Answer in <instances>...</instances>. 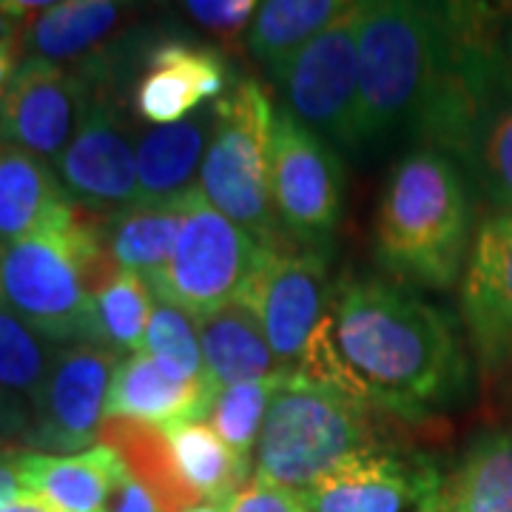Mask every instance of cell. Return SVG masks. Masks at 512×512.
Returning <instances> with one entry per match:
<instances>
[{
	"label": "cell",
	"instance_id": "e0dca14e",
	"mask_svg": "<svg viewBox=\"0 0 512 512\" xmlns=\"http://www.w3.org/2000/svg\"><path fill=\"white\" fill-rule=\"evenodd\" d=\"M214 396L211 382L171 376L148 353H131L111 376L103 421H134L165 430L180 421L208 419Z\"/></svg>",
	"mask_w": 512,
	"mask_h": 512
},
{
	"label": "cell",
	"instance_id": "d590c367",
	"mask_svg": "<svg viewBox=\"0 0 512 512\" xmlns=\"http://www.w3.org/2000/svg\"><path fill=\"white\" fill-rule=\"evenodd\" d=\"M109 512H160V504H157V498L148 493L137 478L128 473L123 487L111 498Z\"/></svg>",
	"mask_w": 512,
	"mask_h": 512
},
{
	"label": "cell",
	"instance_id": "7c38bea8",
	"mask_svg": "<svg viewBox=\"0 0 512 512\" xmlns=\"http://www.w3.org/2000/svg\"><path fill=\"white\" fill-rule=\"evenodd\" d=\"M86 89V109L72 143L57 160V174L77 205L111 214L137 202V143H131L109 89L89 80Z\"/></svg>",
	"mask_w": 512,
	"mask_h": 512
},
{
	"label": "cell",
	"instance_id": "603a6c76",
	"mask_svg": "<svg viewBox=\"0 0 512 512\" xmlns=\"http://www.w3.org/2000/svg\"><path fill=\"white\" fill-rule=\"evenodd\" d=\"M191 188L163 202H134L128 208L103 214V237L120 271L148 276L160 274L174 254L183 231Z\"/></svg>",
	"mask_w": 512,
	"mask_h": 512
},
{
	"label": "cell",
	"instance_id": "f546056e",
	"mask_svg": "<svg viewBox=\"0 0 512 512\" xmlns=\"http://www.w3.org/2000/svg\"><path fill=\"white\" fill-rule=\"evenodd\" d=\"M288 376L291 370L268 376V379H256V382L231 384L214 396V404L208 410V424L248 464H254L256 444L262 436V424L268 416L271 399Z\"/></svg>",
	"mask_w": 512,
	"mask_h": 512
},
{
	"label": "cell",
	"instance_id": "1f68e13d",
	"mask_svg": "<svg viewBox=\"0 0 512 512\" xmlns=\"http://www.w3.org/2000/svg\"><path fill=\"white\" fill-rule=\"evenodd\" d=\"M143 353H148L171 376L208 382L197 319L191 313H185L183 308L165 302V299H154Z\"/></svg>",
	"mask_w": 512,
	"mask_h": 512
},
{
	"label": "cell",
	"instance_id": "836d02e7",
	"mask_svg": "<svg viewBox=\"0 0 512 512\" xmlns=\"http://www.w3.org/2000/svg\"><path fill=\"white\" fill-rule=\"evenodd\" d=\"M228 512H308L302 495L288 487L251 476L248 484L228 501Z\"/></svg>",
	"mask_w": 512,
	"mask_h": 512
},
{
	"label": "cell",
	"instance_id": "cb8c5ba5",
	"mask_svg": "<svg viewBox=\"0 0 512 512\" xmlns=\"http://www.w3.org/2000/svg\"><path fill=\"white\" fill-rule=\"evenodd\" d=\"M348 9L342 0H265L245 32V46L279 80L293 57Z\"/></svg>",
	"mask_w": 512,
	"mask_h": 512
},
{
	"label": "cell",
	"instance_id": "d6986e66",
	"mask_svg": "<svg viewBox=\"0 0 512 512\" xmlns=\"http://www.w3.org/2000/svg\"><path fill=\"white\" fill-rule=\"evenodd\" d=\"M416 512H512V430L470 441Z\"/></svg>",
	"mask_w": 512,
	"mask_h": 512
},
{
	"label": "cell",
	"instance_id": "83f0119b",
	"mask_svg": "<svg viewBox=\"0 0 512 512\" xmlns=\"http://www.w3.org/2000/svg\"><path fill=\"white\" fill-rule=\"evenodd\" d=\"M456 163L501 214H512V89L481 114Z\"/></svg>",
	"mask_w": 512,
	"mask_h": 512
},
{
	"label": "cell",
	"instance_id": "277c9868",
	"mask_svg": "<svg viewBox=\"0 0 512 512\" xmlns=\"http://www.w3.org/2000/svg\"><path fill=\"white\" fill-rule=\"evenodd\" d=\"M447 3L370 0L359 12V148L416 128L441 72Z\"/></svg>",
	"mask_w": 512,
	"mask_h": 512
},
{
	"label": "cell",
	"instance_id": "4dcf8cb0",
	"mask_svg": "<svg viewBox=\"0 0 512 512\" xmlns=\"http://www.w3.org/2000/svg\"><path fill=\"white\" fill-rule=\"evenodd\" d=\"M55 353L57 348L37 336L0 291V387L32 399Z\"/></svg>",
	"mask_w": 512,
	"mask_h": 512
},
{
	"label": "cell",
	"instance_id": "e575fe53",
	"mask_svg": "<svg viewBox=\"0 0 512 512\" xmlns=\"http://www.w3.org/2000/svg\"><path fill=\"white\" fill-rule=\"evenodd\" d=\"M32 424V407L23 402V396L0 387V441L26 439Z\"/></svg>",
	"mask_w": 512,
	"mask_h": 512
},
{
	"label": "cell",
	"instance_id": "7402d4cb",
	"mask_svg": "<svg viewBox=\"0 0 512 512\" xmlns=\"http://www.w3.org/2000/svg\"><path fill=\"white\" fill-rule=\"evenodd\" d=\"M74 200L43 157L0 143V242L3 248L57 222Z\"/></svg>",
	"mask_w": 512,
	"mask_h": 512
},
{
	"label": "cell",
	"instance_id": "d6a6232c",
	"mask_svg": "<svg viewBox=\"0 0 512 512\" xmlns=\"http://www.w3.org/2000/svg\"><path fill=\"white\" fill-rule=\"evenodd\" d=\"M183 9L202 29L217 32L222 37H237L242 29L248 32L259 3L254 0H188Z\"/></svg>",
	"mask_w": 512,
	"mask_h": 512
},
{
	"label": "cell",
	"instance_id": "ffe728a7",
	"mask_svg": "<svg viewBox=\"0 0 512 512\" xmlns=\"http://www.w3.org/2000/svg\"><path fill=\"white\" fill-rule=\"evenodd\" d=\"M214 120V109L202 106L183 123L146 128L137 137V202L171 200L197 185Z\"/></svg>",
	"mask_w": 512,
	"mask_h": 512
},
{
	"label": "cell",
	"instance_id": "60d3db41",
	"mask_svg": "<svg viewBox=\"0 0 512 512\" xmlns=\"http://www.w3.org/2000/svg\"><path fill=\"white\" fill-rule=\"evenodd\" d=\"M188 512H228V501H202Z\"/></svg>",
	"mask_w": 512,
	"mask_h": 512
},
{
	"label": "cell",
	"instance_id": "2e32d148",
	"mask_svg": "<svg viewBox=\"0 0 512 512\" xmlns=\"http://www.w3.org/2000/svg\"><path fill=\"white\" fill-rule=\"evenodd\" d=\"M225 89L228 69L220 52L171 37L146 55V69L134 86V114L148 126H174Z\"/></svg>",
	"mask_w": 512,
	"mask_h": 512
},
{
	"label": "cell",
	"instance_id": "8fae6325",
	"mask_svg": "<svg viewBox=\"0 0 512 512\" xmlns=\"http://www.w3.org/2000/svg\"><path fill=\"white\" fill-rule=\"evenodd\" d=\"M120 353L97 345L57 348L46 379L29 399L26 444L49 456H74L100 444L103 410Z\"/></svg>",
	"mask_w": 512,
	"mask_h": 512
},
{
	"label": "cell",
	"instance_id": "ba28073f",
	"mask_svg": "<svg viewBox=\"0 0 512 512\" xmlns=\"http://www.w3.org/2000/svg\"><path fill=\"white\" fill-rule=\"evenodd\" d=\"M268 183L279 228L293 245H322L342 217L345 171L336 148L279 106L268 148Z\"/></svg>",
	"mask_w": 512,
	"mask_h": 512
},
{
	"label": "cell",
	"instance_id": "8d00e7d4",
	"mask_svg": "<svg viewBox=\"0 0 512 512\" xmlns=\"http://www.w3.org/2000/svg\"><path fill=\"white\" fill-rule=\"evenodd\" d=\"M29 493L18 467V453H0V510Z\"/></svg>",
	"mask_w": 512,
	"mask_h": 512
},
{
	"label": "cell",
	"instance_id": "f1b7e54d",
	"mask_svg": "<svg viewBox=\"0 0 512 512\" xmlns=\"http://www.w3.org/2000/svg\"><path fill=\"white\" fill-rule=\"evenodd\" d=\"M154 293L143 276L120 271L94 293V328L97 345L114 353H143Z\"/></svg>",
	"mask_w": 512,
	"mask_h": 512
},
{
	"label": "cell",
	"instance_id": "d4e9b609",
	"mask_svg": "<svg viewBox=\"0 0 512 512\" xmlns=\"http://www.w3.org/2000/svg\"><path fill=\"white\" fill-rule=\"evenodd\" d=\"M100 444H109L123 458L126 470L157 498L160 512H188L202 504L180 476L171 441L160 427L134 421H103Z\"/></svg>",
	"mask_w": 512,
	"mask_h": 512
},
{
	"label": "cell",
	"instance_id": "9a60e30c",
	"mask_svg": "<svg viewBox=\"0 0 512 512\" xmlns=\"http://www.w3.org/2000/svg\"><path fill=\"white\" fill-rule=\"evenodd\" d=\"M461 316L484 365L512 362V214L481 222L461 274Z\"/></svg>",
	"mask_w": 512,
	"mask_h": 512
},
{
	"label": "cell",
	"instance_id": "9c48e42d",
	"mask_svg": "<svg viewBox=\"0 0 512 512\" xmlns=\"http://www.w3.org/2000/svg\"><path fill=\"white\" fill-rule=\"evenodd\" d=\"M359 12L362 3H350L276 80L285 109L325 143L345 151H359Z\"/></svg>",
	"mask_w": 512,
	"mask_h": 512
},
{
	"label": "cell",
	"instance_id": "ac0fdd59",
	"mask_svg": "<svg viewBox=\"0 0 512 512\" xmlns=\"http://www.w3.org/2000/svg\"><path fill=\"white\" fill-rule=\"evenodd\" d=\"M26 490L57 512H109L111 498L128 478L123 458L109 444H94L74 456L18 453Z\"/></svg>",
	"mask_w": 512,
	"mask_h": 512
},
{
	"label": "cell",
	"instance_id": "f35d334b",
	"mask_svg": "<svg viewBox=\"0 0 512 512\" xmlns=\"http://www.w3.org/2000/svg\"><path fill=\"white\" fill-rule=\"evenodd\" d=\"M0 512H57L52 504H46L43 498H37V495L26 493L20 501H15V504H9L6 510Z\"/></svg>",
	"mask_w": 512,
	"mask_h": 512
},
{
	"label": "cell",
	"instance_id": "484cf974",
	"mask_svg": "<svg viewBox=\"0 0 512 512\" xmlns=\"http://www.w3.org/2000/svg\"><path fill=\"white\" fill-rule=\"evenodd\" d=\"M123 18V6L111 0H66L55 3L49 12H40L20 32L23 49L32 57L52 63L86 57L100 46L111 29Z\"/></svg>",
	"mask_w": 512,
	"mask_h": 512
},
{
	"label": "cell",
	"instance_id": "5b68a950",
	"mask_svg": "<svg viewBox=\"0 0 512 512\" xmlns=\"http://www.w3.org/2000/svg\"><path fill=\"white\" fill-rule=\"evenodd\" d=\"M399 419L336 387L293 373L274 393L254 453V476L305 493L345 458L387 447V421Z\"/></svg>",
	"mask_w": 512,
	"mask_h": 512
},
{
	"label": "cell",
	"instance_id": "7a4b0ae2",
	"mask_svg": "<svg viewBox=\"0 0 512 512\" xmlns=\"http://www.w3.org/2000/svg\"><path fill=\"white\" fill-rule=\"evenodd\" d=\"M120 274L103 214L74 202L52 225L3 248L0 291L49 345H97L94 293ZM100 348V345H97Z\"/></svg>",
	"mask_w": 512,
	"mask_h": 512
},
{
	"label": "cell",
	"instance_id": "4316f807",
	"mask_svg": "<svg viewBox=\"0 0 512 512\" xmlns=\"http://www.w3.org/2000/svg\"><path fill=\"white\" fill-rule=\"evenodd\" d=\"M180 476L200 501H231L248 484L254 464L239 458L208 421H180L165 427Z\"/></svg>",
	"mask_w": 512,
	"mask_h": 512
},
{
	"label": "cell",
	"instance_id": "74e56055",
	"mask_svg": "<svg viewBox=\"0 0 512 512\" xmlns=\"http://www.w3.org/2000/svg\"><path fill=\"white\" fill-rule=\"evenodd\" d=\"M20 49H23V43H20V35L12 37V40H3V43H0V100L6 97V92H9V83H12L15 72H18Z\"/></svg>",
	"mask_w": 512,
	"mask_h": 512
},
{
	"label": "cell",
	"instance_id": "52a82bcc",
	"mask_svg": "<svg viewBox=\"0 0 512 512\" xmlns=\"http://www.w3.org/2000/svg\"><path fill=\"white\" fill-rule=\"evenodd\" d=\"M262 248V242L220 214L202 197L200 185H194L174 254L163 271L146 282L154 299H165L202 319L237 299Z\"/></svg>",
	"mask_w": 512,
	"mask_h": 512
},
{
	"label": "cell",
	"instance_id": "44dd1931",
	"mask_svg": "<svg viewBox=\"0 0 512 512\" xmlns=\"http://www.w3.org/2000/svg\"><path fill=\"white\" fill-rule=\"evenodd\" d=\"M197 333L205 376L217 393L231 384L256 382L288 370L276 359L259 319L239 302L197 319Z\"/></svg>",
	"mask_w": 512,
	"mask_h": 512
},
{
	"label": "cell",
	"instance_id": "b9f144b4",
	"mask_svg": "<svg viewBox=\"0 0 512 512\" xmlns=\"http://www.w3.org/2000/svg\"><path fill=\"white\" fill-rule=\"evenodd\" d=\"M504 52H507V83H510L512 89V23L510 29H507V46H504Z\"/></svg>",
	"mask_w": 512,
	"mask_h": 512
},
{
	"label": "cell",
	"instance_id": "6da1fadb",
	"mask_svg": "<svg viewBox=\"0 0 512 512\" xmlns=\"http://www.w3.org/2000/svg\"><path fill=\"white\" fill-rule=\"evenodd\" d=\"M293 373L416 419L464 393L467 356L447 313L402 285L348 274L330 285L325 316Z\"/></svg>",
	"mask_w": 512,
	"mask_h": 512
},
{
	"label": "cell",
	"instance_id": "5bb4252c",
	"mask_svg": "<svg viewBox=\"0 0 512 512\" xmlns=\"http://www.w3.org/2000/svg\"><path fill=\"white\" fill-rule=\"evenodd\" d=\"M86 97L89 89L80 74L43 57H23L0 100V143L60 160L77 134Z\"/></svg>",
	"mask_w": 512,
	"mask_h": 512
},
{
	"label": "cell",
	"instance_id": "30bf717a",
	"mask_svg": "<svg viewBox=\"0 0 512 512\" xmlns=\"http://www.w3.org/2000/svg\"><path fill=\"white\" fill-rule=\"evenodd\" d=\"M328 259L311 245L262 248L237 299L254 313L282 367L296 370L328 308Z\"/></svg>",
	"mask_w": 512,
	"mask_h": 512
},
{
	"label": "cell",
	"instance_id": "4fadbf2b",
	"mask_svg": "<svg viewBox=\"0 0 512 512\" xmlns=\"http://www.w3.org/2000/svg\"><path fill=\"white\" fill-rule=\"evenodd\" d=\"M441 470L407 444L345 458L302 495L308 512H410L436 490Z\"/></svg>",
	"mask_w": 512,
	"mask_h": 512
},
{
	"label": "cell",
	"instance_id": "8992f818",
	"mask_svg": "<svg viewBox=\"0 0 512 512\" xmlns=\"http://www.w3.org/2000/svg\"><path fill=\"white\" fill-rule=\"evenodd\" d=\"M214 114V134L197 180L202 197L256 242L268 248L293 245L271 205L268 148L276 109L268 89L245 77L222 94Z\"/></svg>",
	"mask_w": 512,
	"mask_h": 512
},
{
	"label": "cell",
	"instance_id": "ab89813d",
	"mask_svg": "<svg viewBox=\"0 0 512 512\" xmlns=\"http://www.w3.org/2000/svg\"><path fill=\"white\" fill-rule=\"evenodd\" d=\"M18 35H20L18 20L9 18V15L0 9V43H3V40H12V37H18Z\"/></svg>",
	"mask_w": 512,
	"mask_h": 512
},
{
	"label": "cell",
	"instance_id": "3957f363",
	"mask_svg": "<svg viewBox=\"0 0 512 512\" xmlns=\"http://www.w3.org/2000/svg\"><path fill=\"white\" fill-rule=\"evenodd\" d=\"M473 200L453 157L410 148L390 168L376 211V259L424 288H450L470 256Z\"/></svg>",
	"mask_w": 512,
	"mask_h": 512
},
{
	"label": "cell",
	"instance_id": "7bdbcfd3",
	"mask_svg": "<svg viewBox=\"0 0 512 512\" xmlns=\"http://www.w3.org/2000/svg\"><path fill=\"white\" fill-rule=\"evenodd\" d=\"M0 256H3V242H0Z\"/></svg>",
	"mask_w": 512,
	"mask_h": 512
}]
</instances>
